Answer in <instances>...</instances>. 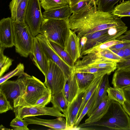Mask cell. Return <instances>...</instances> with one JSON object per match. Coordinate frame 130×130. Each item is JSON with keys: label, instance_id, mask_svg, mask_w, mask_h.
<instances>
[{"label": "cell", "instance_id": "cell-12", "mask_svg": "<svg viewBox=\"0 0 130 130\" xmlns=\"http://www.w3.org/2000/svg\"><path fill=\"white\" fill-rule=\"evenodd\" d=\"M86 90H79L77 95L68 106L64 114L67 122V129L73 128L78 118V114Z\"/></svg>", "mask_w": 130, "mask_h": 130}, {"label": "cell", "instance_id": "cell-11", "mask_svg": "<svg viewBox=\"0 0 130 130\" xmlns=\"http://www.w3.org/2000/svg\"><path fill=\"white\" fill-rule=\"evenodd\" d=\"M109 28L86 35L81 38V54L94 46L105 42L114 40L109 33Z\"/></svg>", "mask_w": 130, "mask_h": 130}, {"label": "cell", "instance_id": "cell-9", "mask_svg": "<svg viewBox=\"0 0 130 130\" xmlns=\"http://www.w3.org/2000/svg\"><path fill=\"white\" fill-rule=\"evenodd\" d=\"M14 112L15 117L23 119L28 117L47 115L56 117H65L57 108L53 106L52 107L39 106H18L14 108Z\"/></svg>", "mask_w": 130, "mask_h": 130}, {"label": "cell", "instance_id": "cell-42", "mask_svg": "<svg viewBox=\"0 0 130 130\" xmlns=\"http://www.w3.org/2000/svg\"><path fill=\"white\" fill-rule=\"evenodd\" d=\"M123 43L117 44L109 48L110 50H118L121 48H125L130 46V41H124Z\"/></svg>", "mask_w": 130, "mask_h": 130}, {"label": "cell", "instance_id": "cell-28", "mask_svg": "<svg viewBox=\"0 0 130 130\" xmlns=\"http://www.w3.org/2000/svg\"><path fill=\"white\" fill-rule=\"evenodd\" d=\"M111 13L121 18L130 17V0L123 1L114 8Z\"/></svg>", "mask_w": 130, "mask_h": 130}, {"label": "cell", "instance_id": "cell-20", "mask_svg": "<svg viewBox=\"0 0 130 130\" xmlns=\"http://www.w3.org/2000/svg\"><path fill=\"white\" fill-rule=\"evenodd\" d=\"M112 84L113 87L123 89L130 86V71L117 69L113 75Z\"/></svg>", "mask_w": 130, "mask_h": 130}, {"label": "cell", "instance_id": "cell-41", "mask_svg": "<svg viewBox=\"0 0 130 130\" xmlns=\"http://www.w3.org/2000/svg\"><path fill=\"white\" fill-rule=\"evenodd\" d=\"M21 0H12L9 5L10 10L11 18L13 21L15 20L17 7Z\"/></svg>", "mask_w": 130, "mask_h": 130}, {"label": "cell", "instance_id": "cell-26", "mask_svg": "<svg viewBox=\"0 0 130 130\" xmlns=\"http://www.w3.org/2000/svg\"><path fill=\"white\" fill-rule=\"evenodd\" d=\"M107 91L108 95L111 100L118 102L122 105L126 101L123 89L110 86Z\"/></svg>", "mask_w": 130, "mask_h": 130}, {"label": "cell", "instance_id": "cell-34", "mask_svg": "<svg viewBox=\"0 0 130 130\" xmlns=\"http://www.w3.org/2000/svg\"><path fill=\"white\" fill-rule=\"evenodd\" d=\"M93 53L99 56L108 59L117 63L124 60V59L118 56L109 48L101 50Z\"/></svg>", "mask_w": 130, "mask_h": 130}, {"label": "cell", "instance_id": "cell-3", "mask_svg": "<svg viewBox=\"0 0 130 130\" xmlns=\"http://www.w3.org/2000/svg\"><path fill=\"white\" fill-rule=\"evenodd\" d=\"M71 31L69 19H44L41 24L40 34L44 35L48 41L57 43L64 49Z\"/></svg>", "mask_w": 130, "mask_h": 130}, {"label": "cell", "instance_id": "cell-15", "mask_svg": "<svg viewBox=\"0 0 130 130\" xmlns=\"http://www.w3.org/2000/svg\"><path fill=\"white\" fill-rule=\"evenodd\" d=\"M24 119L28 125L35 124L42 125L56 130L67 129L66 119L63 117H57L52 120L44 119L37 118L35 116L26 117Z\"/></svg>", "mask_w": 130, "mask_h": 130}, {"label": "cell", "instance_id": "cell-27", "mask_svg": "<svg viewBox=\"0 0 130 130\" xmlns=\"http://www.w3.org/2000/svg\"><path fill=\"white\" fill-rule=\"evenodd\" d=\"M74 69L75 72H80L95 74L102 72H106L109 75L117 69L115 68H97L86 66H74Z\"/></svg>", "mask_w": 130, "mask_h": 130}, {"label": "cell", "instance_id": "cell-43", "mask_svg": "<svg viewBox=\"0 0 130 130\" xmlns=\"http://www.w3.org/2000/svg\"><path fill=\"white\" fill-rule=\"evenodd\" d=\"M130 67V57L117 63V69H125Z\"/></svg>", "mask_w": 130, "mask_h": 130}, {"label": "cell", "instance_id": "cell-14", "mask_svg": "<svg viewBox=\"0 0 130 130\" xmlns=\"http://www.w3.org/2000/svg\"><path fill=\"white\" fill-rule=\"evenodd\" d=\"M32 61L45 77L48 68V59L38 39L34 38L32 53Z\"/></svg>", "mask_w": 130, "mask_h": 130}, {"label": "cell", "instance_id": "cell-7", "mask_svg": "<svg viewBox=\"0 0 130 130\" xmlns=\"http://www.w3.org/2000/svg\"><path fill=\"white\" fill-rule=\"evenodd\" d=\"M48 68L43 83L53 95L62 91L66 79L58 66L51 59H48Z\"/></svg>", "mask_w": 130, "mask_h": 130}, {"label": "cell", "instance_id": "cell-36", "mask_svg": "<svg viewBox=\"0 0 130 130\" xmlns=\"http://www.w3.org/2000/svg\"><path fill=\"white\" fill-rule=\"evenodd\" d=\"M24 67L23 64L20 63L18 65L16 68L8 73L3 76L0 77V84H1L10 78L15 76H19L24 74Z\"/></svg>", "mask_w": 130, "mask_h": 130}, {"label": "cell", "instance_id": "cell-22", "mask_svg": "<svg viewBox=\"0 0 130 130\" xmlns=\"http://www.w3.org/2000/svg\"><path fill=\"white\" fill-rule=\"evenodd\" d=\"M107 74L103 77L99 86L96 98L93 106L87 113L89 117L93 112L96 109L104 99L107 96V90L110 87L108 79L109 75Z\"/></svg>", "mask_w": 130, "mask_h": 130}, {"label": "cell", "instance_id": "cell-37", "mask_svg": "<svg viewBox=\"0 0 130 130\" xmlns=\"http://www.w3.org/2000/svg\"><path fill=\"white\" fill-rule=\"evenodd\" d=\"M28 125L24 119H22L18 117H15L10 124V126L13 129L15 130H29L27 127Z\"/></svg>", "mask_w": 130, "mask_h": 130}, {"label": "cell", "instance_id": "cell-5", "mask_svg": "<svg viewBox=\"0 0 130 130\" xmlns=\"http://www.w3.org/2000/svg\"><path fill=\"white\" fill-rule=\"evenodd\" d=\"M29 75L26 73L18 76L15 80H6L0 84V91L3 93L9 101L13 107H18L25 94L27 79Z\"/></svg>", "mask_w": 130, "mask_h": 130}, {"label": "cell", "instance_id": "cell-40", "mask_svg": "<svg viewBox=\"0 0 130 130\" xmlns=\"http://www.w3.org/2000/svg\"><path fill=\"white\" fill-rule=\"evenodd\" d=\"M90 4H91L87 0H81L73 6L71 7L72 13L79 11Z\"/></svg>", "mask_w": 130, "mask_h": 130}, {"label": "cell", "instance_id": "cell-49", "mask_svg": "<svg viewBox=\"0 0 130 130\" xmlns=\"http://www.w3.org/2000/svg\"><path fill=\"white\" fill-rule=\"evenodd\" d=\"M81 0H69L70 6L72 7L80 2Z\"/></svg>", "mask_w": 130, "mask_h": 130}, {"label": "cell", "instance_id": "cell-18", "mask_svg": "<svg viewBox=\"0 0 130 130\" xmlns=\"http://www.w3.org/2000/svg\"><path fill=\"white\" fill-rule=\"evenodd\" d=\"M79 91L74 69L66 82L61 91L69 105L77 95Z\"/></svg>", "mask_w": 130, "mask_h": 130}, {"label": "cell", "instance_id": "cell-2", "mask_svg": "<svg viewBox=\"0 0 130 130\" xmlns=\"http://www.w3.org/2000/svg\"><path fill=\"white\" fill-rule=\"evenodd\" d=\"M112 130H130V118L119 102L111 100L108 110L99 121L87 125Z\"/></svg>", "mask_w": 130, "mask_h": 130}, {"label": "cell", "instance_id": "cell-33", "mask_svg": "<svg viewBox=\"0 0 130 130\" xmlns=\"http://www.w3.org/2000/svg\"><path fill=\"white\" fill-rule=\"evenodd\" d=\"M124 41L115 39L94 46L84 52L80 54V58L88 54L93 53L103 49L109 48L117 44L123 43Z\"/></svg>", "mask_w": 130, "mask_h": 130}, {"label": "cell", "instance_id": "cell-32", "mask_svg": "<svg viewBox=\"0 0 130 130\" xmlns=\"http://www.w3.org/2000/svg\"><path fill=\"white\" fill-rule=\"evenodd\" d=\"M29 0H21L17 7L15 22L25 23V15Z\"/></svg>", "mask_w": 130, "mask_h": 130}, {"label": "cell", "instance_id": "cell-29", "mask_svg": "<svg viewBox=\"0 0 130 130\" xmlns=\"http://www.w3.org/2000/svg\"><path fill=\"white\" fill-rule=\"evenodd\" d=\"M40 2L45 10L70 6L69 0H40Z\"/></svg>", "mask_w": 130, "mask_h": 130}, {"label": "cell", "instance_id": "cell-47", "mask_svg": "<svg viewBox=\"0 0 130 130\" xmlns=\"http://www.w3.org/2000/svg\"><path fill=\"white\" fill-rule=\"evenodd\" d=\"M122 106L124 110L130 117V104L126 101Z\"/></svg>", "mask_w": 130, "mask_h": 130}, {"label": "cell", "instance_id": "cell-35", "mask_svg": "<svg viewBox=\"0 0 130 130\" xmlns=\"http://www.w3.org/2000/svg\"><path fill=\"white\" fill-rule=\"evenodd\" d=\"M5 48L0 47V77L2 76L4 73L9 69L12 64L13 60L4 55V51Z\"/></svg>", "mask_w": 130, "mask_h": 130}, {"label": "cell", "instance_id": "cell-17", "mask_svg": "<svg viewBox=\"0 0 130 130\" xmlns=\"http://www.w3.org/2000/svg\"><path fill=\"white\" fill-rule=\"evenodd\" d=\"M64 50L71 56L75 63L80 58L81 53L80 38L71 30Z\"/></svg>", "mask_w": 130, "mask_h": 130}, {"label": "cell", "instance_id": "cell-44", "mask_svg": "<svg viewBox=\"0 0 130 130\" xmlns=\"http://www.w3.org/2000/svg\"><path fill=\"white\" fill-rule=\"evenodd\" d=\"M123 41H130V30L127 31L123 34L116 39Z\"/></svg>", "mask_w": 130, "mask_h": 130}, {"label": "cell", "instance_id": "cell-8", "mask_svg": "<svg viewBox=\"0 0 130 130\" xmlns=\"http://www.w3.org/2000/svg\"><path fill=\"white\" fill-rule=\"evenodd\" d=\"M39 0H29L25 18L26 23L34 37L40 34L44 20Z\"/></svg>", "mask_w": 130, "mask_h": 130}, {"label": "cell", "instance_id": "cell-19", "mask_svg": "<svg viewBox=\"0 0 130 130\" xmlns=\"http://www.w3.org/2000/svg\"><path fill=\"white\" fill-rule=\"evenodd\" d=\"M44 19L64 20L69 19L72 13L70 6L50 9L42 13Z\"/></svg>", "mask_w": 130, "mask_h": 130}, {"label": "cell", "instance_id": "cell-1", "mask_svg": "<svg viewBox=\"0 0 130 130\" xmlns=\"http://www.w3.org/2000/svg\"><path fill=\"white\" fill-rule=\"evenodd\" d=\"M121 18L99 10L90 4L69 18L71 30L80 38L86 35L118 26L126 25Z\"/></svg>", "mask_w": 130, "mask_h": 130}, {"label": "cell", "instance_id": "cell-10", "mask_svg": "<svg viewBox=\"0 0 130 130\" xmlns=\"http://www.w3.org/2000/svg\"><path fill=\"white\" fill-rule=\"evenodd\" d=\"M36 37L39 41L48 59L59 66L63 71L66 80L67 79L72 73L74 68L70 67L58 55L44 35L39 34Z\"/></svg>", "mask_w": 130, "mask_h": 130}, {"label": "cell", "instance_id": "cell-38", "mask_svg": "<svg viewBox=\"0 0 130 130\" xmlns=\"http://www.w3.org/2000/svg\"><path fill=\"white\" fill-rule=\"evenodd\" d=\"M13 108L5 95L0 91V113H5L9 110H12Z\"/></svg>", "mask_w": 130, "mask_h": 130}, {"label": "cell", "instance_id": "cell-21", "mask_svg": "<svg viewBox=\"0 0 130 130\" xmlns=\"http://www.w3.org/2000/svg\"><path fill=\"white\" fill-rule=\"evenodd\" d=\"M95 74V77L94 79L86 90L84 98L78 114V118L85 105L100 85L104 76L106 74H108L106 72H102Z\"/></svg>", "mask_w": 130, "mask_h": 130}, {"label": "cell", "instance_id": "cell-39", "mask_svg": "<svg viewBox=\"0 0 130 130\" xmlns=\"http://www.w3.org/2000/svg\"><path fill=\"white\" fill-rule=\"evenodd\" d=\"M52 97L51 91L47 88L42 96L37 101L35 106H45L51 102Z\"/></svg>", "mask_w": 130, "mask_h": 130}, {"label": "cell", "instance_id": "cell-50", "mask_svg": "<svg viewBox=\"0 0 130 130\" xmlns=\"http://www.w3.org/2000/svg\"><path fill=\"white\" fill-rule=\"evenodd\" d=\"M89 2L94 6H96V5L95 1L96 0H87Z\"/></svg>", "mask_w": 130, "mask_h": 130}, {"label": "cell", "instance_id": "cell-24", "mask_svg": "<svg viewBox=\"0 0 130 130\" xmlns=\"http://www.w3.org/2000/svg\"><path fill=\"white\" fill-rule=\"evenodd\" d=\"M50 102L64 115L69 104L62 91L52 95Z\"/></svg>", "mask_w": 130, "mask_h": 130}, {"label": "cell", "instance_id": "cell-13", "mask_svg": "<svg viewBox=\"0 0 130 130\" xmlns=\"http://www.w3.org/2000/svg\"><path fill=\"white\" fill-rule=\"evenodd\" d=\"M14 46L13 20L11 17L0 21V47L5 48Z\"/></svg>", "mask_w": 130, "mask_h": 130}, {"label": "cell", "instance_id": "cell-31", "mask_svg": "<svg viewBox=\"0 0 130 130\" xmlns=\"http://www.w3.org/2000/svg\"><path fill=\"white\" fill-rule=\"evenodd\" d=\"M121 0H96V5L100 11L111 13L114 5Z\"/></svg>", "mask_w": 130, "mask_h": 130}, {"label": "cell", "instance_id": "cell-45", "mask_svg": "<svg viewBox=\"0 0 130 130\" xmlns=\"http://www.w3.org/2000/svg\"><path fill=\"white\" fill-rule=\"evenodd\" d=\"M126 101L130 104V86L123 89Z\"/></svg>", "mask_w": 130, "mask_h": 130}, {"label": "cell", "instance_id": "cell-51", "mask_svg": "<svg viewBox=\"0 0 130 130\" xmlns=\"http://www.w3.org/2000/svg\"><path fill=\"white\" fill-rule=\"evenodd\" d=\"M0 129L2 130H7V129H9L7 128H6L5 127H4L3 125H1L0 126Z\"/></svg>", "mask_w": 130, "mask_h": 130}, {"label": "cell", "instance_id": "cell-4", "mask_svg": "<svg viewBox=\"0 0 130 130\" xmlns=\"http://www.w3.org/2000/svg\"><path fill=\"white\" fill-rule=\"evenodd\" d=\"M13 24L15 51L21 56L27 57L32 53L35 37L25 23L13 21Z\"/></svg>", "mask_w": 130, "mask_h": 130}, {"label": "cell", "instance_id": "cell-6", "mask_svg": "<svg viewBox=\"0 0 130 130\" xmlns=\"http://www.w3.org/2000/svg\"><path fill=\"white\" fill-rule=\"evenodd\" d=\"M47 88L44 83L39 79L29 75L27 79L26 93L18 107L35 105Z\"/></svg>", "mask_w": 130, "mask_h": 130}, {"label": "cell", "instance_id": "cell-16", "mask_svg": "<svg viewBox=\"0 0 130 130\" xmlns=\"http://www.w3.org/2000/svg\"><path fill=\"white\" fill-rule=\"evenodd\" d=\"M111 100L107 95L91 113L85 123L79 124L77 128L86 126L87 125L100 121L107 112Z\"/></svg>", "mask_w": 130, "mask_h": 130}, {"label": "cell", "instance_id": "cell-25", "mask_svg": "<svg viewBox=\"0 0 130 130\" xmlns=\"http://www.w3.org/2000/svg\"><path fill=\"white\" fill-rule=\"evenodd\" d=\"M50 44L58 55L69 65L74 68L75 63L69 54L64 48L57 43L48 41Z\"/></svg>", "mask_w": 130, "mask_h": 130}, {"label": "cell", "instance_id": "cell-23", "mask_svg": "<svg viewBox=\"0 0 130 130\" xmlns=\"http://www.w3.org/2000/svg\"><path fill=\"white\" fill-rule=\"evenodd\" d=\"M75 75L79 90H86L95 77V74L84 72H75Z\"/></svg>", "mask_w": 130, "mask_h": 130}, {"label": "cell", "instance_id": "cell-30", "mask_svg": "<svg viewBox=\"0 0 130 130\" xmlns=\"http://www.w3.org/2000/svg\"><path fill=\"white\" fill-rule=\"evenodd\" d=\"M99 85L85 105L81 113L78 117L74 124L73 128H77L80 122L84 117L87 114L88 112L92 107L96 99Z\"/></svg>", "mask_w": 130, "mask_h": 130}, {"label": "cell", "instance_id": "cell-52", "mask_svg": "<svg viewBox=\"0 0 130 130\" xmlns=\"http://www.w3.org/2000/svg\"><path fill=\"white\" fill-rule=\"evenodd\" d=\"M124 69L126 70H128L130 71V67H128V68H127L126 69Z\"/></svg>", "mask_w": 130, "mask_h": 130}, {"label": "cell", "instance_id": "cell-48", "mask_svg": "<svg viewBox=\"0 0 130 130\" xmlns=\"http://www.w3.org/2000/svg\"><path fill=\"white\" fill-rule=\"evenodd\" d=\"M124 55V59L130 57V46L125 49Z\"/></svg>", "mask_w": 130, "mask_h": 130}, {"label": "cell", "instance_id": "cell-46", "mask_svg": "<svg viewBox=\"0 0 130 130\" xmlns=\"http://www.w3.org/2000/svg\"><path fill=\"white\" fill-rule=\"evenodd\" d=\"M125 49L121 48L118 50H111L118 56L124 59L125 56L124 50Z\"/></svg>", "mask_w": 130, "mask_h": 130}]
</instances>
